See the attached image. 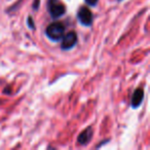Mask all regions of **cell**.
Segmentation results:
<instances>
[{
  "mask_svg": "<svg viewBox=\"0 0 150 150\" xmlns=\"http://www.w3.org/2000/svg\"><path fill=\"white\" fill-rule=\"evenodd\" d=\"M65 34V26L61 22H54L45 29V35L52 41H60Z\"/></svg>",
  "mask_w": 150,
  "mask_h": 150,
  "instance_id": "obj_1",
  "label": "cell"
},
{
  "mask_svg": "<svg viewBox=\"0 0 150 150\" xmlns=\"http://www.w3.org/2000/svg\"><path fill=\"white\" fill-rule=\"evenodd\" d=\"M47 11L52 19H59L66 13V6L61 0H47Z\"/></svg>",
  "mask_w": 150,
  "mask_h": 150,
  "instance_id": "obj_2",
  "label": "cell"
},
{
  "mask_svg": "<svg viewBox=\"0 0 150 150\" xmlns=\"http://www.w3.org/2000/svg\"><path fill=\"white\" fill-rule=\"evenodd\" d=\"M77 19L82 26L90 27L93 24V13L88 7H80L77 13Z\"/></svg>",
  "mask_w": 150,
  "mask_h": 150,
  "instance_id": "obj_3",
  "label": "cell"
},
{
  "mask_svg": "<svg viewBox=\"0 0 150 150\" xmlns=\"http://www.w3.org/2000/svg\"><path fill=\"white\" fill-rule=\"evenodd\" d=\"M76 43H77V34L75 33V32L71 31L62 37L61 47H62L63 50H68L74 47L76 45Z\"/></svg>",
  "mask_w": 150,
  "mask_h": 150,
  "instance_id": "obj_4",
  "label": "cell"
},
{
  "mask_svg": "<svg viewBox=\"0 0 150 150\" xmlns=\"http://www.w3.org/2000/svg\"><path fill=\"white\" fill-rule=\"evenodd\" d=\"M144 99V92L142 88H137V90L134 92L133 96H132V100H131V106L132 108L137 109L141 106L142 102H143Z\"/></svg>",
  "mask_w": 150,
  "mask_h": 150,
  "instance_id": "obj_5",
  "label": "cell"
},
{
  "mask_svg": "<svg viewBox=\"0 0 150 150\" xmlns=\"http://www.w3.org/2000/svg\"><path fill=\"white\" fill-rule=\"evenodd\" d=\"M92 138H93V129L92 127H88L79 134V136L77 138V143L79 145H86V144L90 143Z\"/></svg>",
  "mask_w": 150,
  "mask_h": 150,
  "instance_id": "obj_6",
  "label": "cell"
},
{
  "mask_svg": "<svg viewBox=\"0 0 150 150\" xmlns=\"http://www.w3.org/2000/svg\"><path fill=\"white\" fill-rule=\"evenodd\" d=\"M84 1H86V4L90 5V6H96L99 0H84Z\"/></svg>",
  "mask_w": 150,
  "mask_h": 150,
  "instance_id": "obj_7",
  "label": "cell"
},
{
  "mask_svg": "<svg viewBox=\"0 0 150 150\" xmlns=\"http://www.w3.org/2000/svg\"><path fill=\"white\" fill-rule=\"evenodd\" d=\"M28 26H29L31 29H33V28H34V24H33V21H32V18L31 17L28 18Z\"/></svg>",
  "mask_w": 150,
  "mask_h": 150,
  "instance_id": "obj_8",
  "label": "cell"
},
{
  "mask_svg": "<svg viewBox=\"0 0 150 150\" xmlns=\"http://www.w3.org/2000/svg\"><path fill=\"white\" fill-rule=\"evenodd\" d=\"M38 7H39V0H36V1H34V4H33V8H35V9H38Z\"/></svg>",
  "mask_w": 150,
  "mask_h": 150,
  "instance_id": "obj_9",
  "label": "cell"
},
{
  "mask_svg": "<svg viewBox=\"0 0 150 150\" xmlns=\"http://www.w3.org/2000/svg\"><path fill=\"white\" fill-rule=\"evenodd\" d=\"M118 1H121V0H118Z\"/></svg>",
  "mask_w": 150,
  "mask_h": 150,
  "instance_id": "obj_10",
  "label": "cell"
}]
</instances>
